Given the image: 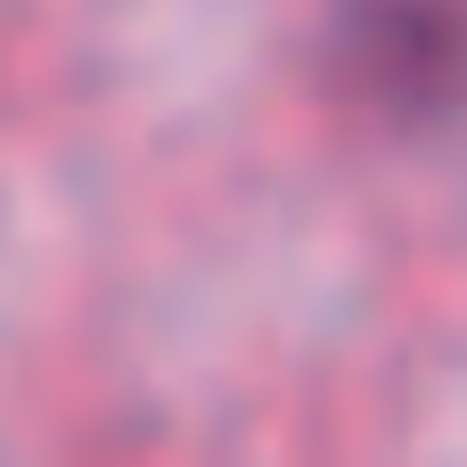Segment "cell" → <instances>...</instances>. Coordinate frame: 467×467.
<instances>
[{"mask_svg": "<svg viewBox=\"0 0 467 467\" xmlns=\"http://www.w3.org/2000/svg\"><path fill=\"white\" fill-rule=\"evenodd\" d=\"M345 74L394 107L435 115L467 90V0H353L345 16Z\"/></svg>", "mask_w": 467, "mask_h": 467, "instance_id": "1", "label": "cell"}]
</instances>
